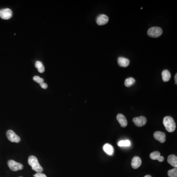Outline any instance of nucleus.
<instances>
[{"mask_svg":"<svg viewBox=\"0 0 177 177\" xmlns=\"http://www.w3.org/2000/svg\"><path fill=\"white\" fill-rule=\"evenodd\" d=\"M118 145L119 147H128L131 145V142L128 140H121L119 142Z\"/></svg>","mask_w":177,"mask_h":177,"instance_id":"obj_18","label":"nucleus"},{"mask_svg":"<svg viewBox=\"0 0 177 177\" xmlns=\"http://www.w3.org/2000/svg\"><path fill=\"white\" fill-rule=\"evenodd\" d=\"M147 34L151 38H159L163 34V30L159 27H151L148 30Z\"/></svg>","mask_w":177,"mask_h":177,"instance_id":"obj_3","label":"nucleus"},{"mask_svg":"<svg viewBox=\"0 0 177 177\" xmlns=\"http://www.w3.org/2000/svg\"><path fill=\"white\" fill-rule=\"evenodd\" d=\"M144 177H151V176H150V175H146V176H145Z\"/></svg>","mask_w":177,"mask_h":177,"instance_id":"obj_26","label":"nucleus"},{"mask_svg":"<svg viewBox=\"0 0 177 177\" xmlns=\"http://www.w3.org/2000/svg\"><path fill=\"white\" fill-rule=\"evenodd\" d=\"M168 163L175 168L177 167V156L174 155H169L167 159Z\"/></svg>","mask_w":177,"mask_h":177,"instance_id":"obj_14","label":"nucleus"},{"mask_svg":"<svg viewBox=\"0 0 177 177\" xmlns=\"http://www.w3.org/2000/svg\"><path fill=\"white\" fill-rule=\"evenodd\" d=\"M164 160V158H163V156H160L159 157V159H158V160L159 162H163Z\"/></svg>","mask_w":177,"mask_h":177,"instance_id":"obj_24","label":"nucleus"},{"mask_svg":"<svg viewBox=\"0 0 177 177\" xmlns=\"http://www.w3.org/2000/svg\"><path fill=\"white\" fill-rule=\"evenodd\" d=\"M142 161L140 158L138 156H135L131 161V166L133 169L138 168L141 165Z\"/></svg>","mask_w":177,"mask_h":177,"instance_id":"obj_12","label":"nucleus"},{"mask_svg":"<svg viewBox=\"0 0 177 177\" xmlns=\"http://www.w3.org/2000/svg\"><path fill=\"white\" fill-rule=\"evenodd\" d=\"M28 163L32 167V169L37 173H42L43 170L35 156L31 155L30 156L28 159Z\"/></svg>","mask_w":177,"mask_h":177,"instance_id":"obj_2","label":"nucleus"},{"mask_svg":"<svg viewBox=\"0 0 177 177\" xmlns=\"http://www.w3.org/2000/svg\"><path fill=\"white\" fill-rule=\"evenodd\" d=\"M109 21V18L106 15L100 14L98 16L96 19L97 24L99 26H103L106 24Z\"/></svg>","mask_w":177,"mask_h":177,"instance_id":"obj_8","label":"nucleus"},{"mask_svg":"<svg viewBox=\"0 0 177 177\" xmlns=\"http://www.w3.org/2000/svg\"><path fill=\"white\" fill-rule=\"evenodd\" d=\"M12 16V12L10 9H5L0 10V17L2 19H10Z\"/></svg>","mask_w":177,"mask_h":177,"instance_id":"obj_6","label":"nucleus"},{"mask_svg":"<svg viewBox=\"0 0 177 177\" xmlns=\"http://www.w3.org/2000/svg\"><path fill=\"white\" fill-rule=\"evenodd\" d=\"M34 177H47V176L42 173H37L34 175Z\"/></svg>","mask_w":177,"mask_h":177,"instance_id":"obj_22","label":"nucleus"},{"mask_svg":"<svg viewBox=\"0 0 177 177\" xmlns=\"http://www.w3.org/2000/svg\"><path fill=\"white\" fill-rule=\"evenodd\" d=\"M117 119L122 127H125L127 126V120L124 115L122 114H119L117 116Z\"/></svg>","mask_w":177,"mask_h":177,"instance_id":"obj_10","label":"nucleus"},{"mask_svg":"<svg viewBox=\"0 0 177 177\" xmlns=\"http://www.w3.org/2000/svg\"><path fill=\"white\" fill-rule=\"evenodd\" d=\"M154 138L160 143H163L166 141V135L163 132L157 131L154 134Z\"/></svg>","mask_w":177,"mask_h":177,"instance_id":"obj_9","label":"nucleus"},{"mask_svg":"<svg viewBox=\"0 0 177 177\" xmlns=\"http://www.w3.org/2000/svg\"><path fill=\"white\" fill-rule=\"evenodd\" d=\"M171 76L170 72L168 70H164L162 72V78L164 82H168L170 80Z\"/></svg>","mask_w":177,"mask_h":177,"instance_id":"obj_15","label":"nucleus"},{"mask_svg":"<svg viewBox=\"0 0 177 177\" xmlns=\"http://www.w3.org/2000/svg\"><path fill=\"white\" fill-rule=\"evenodd\" d=\"M168 175L169 177H177V168H174L173 169L169 170L168 172Z\"/></svg>","mask_w":177,"mask_h":177,"instance_id":"obj_20","label":"nucleus"},{"mask_svg":"<svg viewBox=\"0 0 177 177\" xmlns=\"http://www.w3.org/2000/svg\"><path fill=\"white\" fill-rule=\"evenodd\" d=\"M160 156V154L158 151H155L150 154V158L153 160H158L159 157Z\"/></svg>","mask_w":177,"mask_h":177,"instance_id":"obj_19","label":"nucleus"},{"mask_svg":"<svg viewBox=\"0 0 177 177\" xmlns=\"http://www.w3.org/2000/svg\"><path fill=\"white\" fill-rule=\"evenodd\" d=\"M132 121L136 126L138 127H141L146 125L147 123V119L144 116H140L138 117L134 118Z\"/></svg>","mask_w":177,"mask_h":177,"instance_id":"obj_7","label":"nucleus"},{"mask_svg":"<svg viewBox=\"0 0 177 177\" xmlns=\"http://www.w3.org/2000/svg\"><path fill=\"white\" fill-rule=\"evenodd\" d=\"M175 83H176V84H177V74L176 73V75L175 76Z\"/></svg>","mask_w":177,"mask_h":177,"instance_id":"obj_25","label":"nucleus"},{"mask_svg":"<svg viewBox=\"0 0 177 177\" xmlns=\"http://www.w3.org/2000/svg\"></svg>","mask_w":177,"mask_h":177,"instance_id":"obj_27","label":"nucleus"},{"mask_svg":"<svg viewBox=\"0 0 177 177\" xmlns=\"http://www.w3.org/2000/svg\"><path fill=\"white\" fill-rule=\"evenodd\" d=\"M33 80L34 81H35V82H37V83H38V84H41V83H43V81H44V80L42 78H40V77L39 76H35L34 77H33Z\"/></svg>","mask_w":177,"mask_h":177,"instance_id":"obj_21","label":"nucleus"},{"mask_svg":"<svg viewBox=\"0 0 177 177\" xmlns=\"http://www.w3.org/2000/svg\"><path fill=\"white\" fill-rule=\"evenodd\" d=\"M7 164H8L9 168L13 171L21 170L23 168V165H22V164L17 163L14 160H9Z\"/></svg>","mask_w":177,"mask_h":177,"instance_id":"obj_4","label":"nucleus"},{"mask_svg":"<svg viewBox=\"0 0 177 177\" xmlns=\"http://www.w3.org/2000/svg\"><path fill=\"white\" fill-rule=\"evenodd\" d=\"M163 123L166 128V131L169 132H172L176 129V123L172 118L170 116H166L163 119Z\"/></svg>","mask_w":177,"mask_h":177,"instance_id":"obj_1","label":"nucleus"},{"mask_svg":"<svg viewBox=\"0 0 177 177\" xmlns=\"http://www.w3.org/2000/svg\"><path fill=\"white\" fill-rule=\"evenodd\" d=\"M130 60L125 57H119L118 60L119 66L121 67H126L130 65Z\"/></svg>","mask_w":177,"mask_h":177,"instance_id":"obj_11","label":"nucleus"},{"mask_svg":"<svg viewBox=\"0 0 177 177\" xmlns=\"http://www.w3.org/2000/svg\"><path fill=\"white\" fill-rule=\"evenodd\" d=\"M135 80L132 77H130L126 79L125 81V85L126 87H130L135 84Z\"/></svg>","mask_w":177,"mask_h":177,"instance_id":"obj_16","label":"nucleus"},{"mask_svg":"<svg viewBox=\"0 0 177 177\" xmlns=\"http://www.w3.org/2000/svg\"><path fill=\"white\" fill-rule=\"evenodd\" d=\"M103 150L106 154L109 155H112L114 152V149L113 147L110 145V144H105L103 146Z\"/></svg>","mask_w":177,"mask_h":177,"instance_id":"obj_13","label":"nucleus"},{"mask_svg":"<svg viewBox=\"0 0 177 177\" xmlns=\"http://www.w3.org/2000/svg\"><path fill=\"white\" fill-rule=\"evenodd\" d=\"M40 87H42L43 89H46L48 87L47 84L46 83H44V82H43V83L40 84Z\"/></svg>","mask_w":177,"mask_h":177,"instance_id":"obj_23","label":"nucleus"},{"mask_svg":"<svg viewBox=\"0 0 177 177\" xmlns=\"http://www.w3.org/2000/svg\"><path fill=\"white\" fill-rule=\"evenodd\" d=\"M6 136L9 140L12 142L18 143L20 141V138L19 136L15 134L14 131L12 130H9L6 132Z\"/></svg>","mask_w":177,"mask_h":177,"instance_id":"obj_5","label":"nucleus"},{"mask_svg":"<svg viewBox=\"0 0 177 177\" xmlns=\"http://www.w3.org/2000/svg\"><path fill=\"white\" fill-rule=\"evenodd\" d=\"M35 66L38 69V72L40 73H43L45 71V67L43 66L42 63L40 61H37L35 62Z\"/></svg>","mask_w":177,"mask_h":177,"instance_id":"obj_17","label":"nucleus"}]
</instances>
